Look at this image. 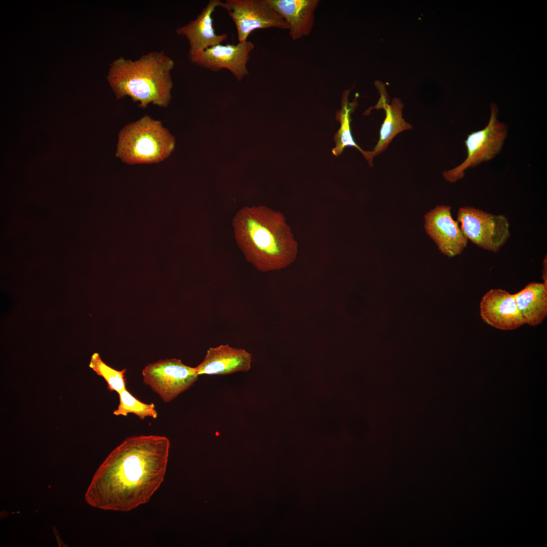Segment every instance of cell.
<instances>
[{
    "label": "cell",
    "mask_w": 547,
    "mask_h": 547,
    "mask_svg": "<svg viewBox=\"0 0 547 547\" xmlns=\"http://www.w3.org/2000/svg\"><path fill=\"white\" fill-rule=\"evenodd\" d=\"M280 14L289 26L293 40L308 35L314 24V12L319 0H264Z\"/></svg>",
    "instance_id": "cell-14"
},
{
    "label": "cell",
    "mask_w": 547,
    "mask_h": 547,
    "mask_svg": "<svg viewBox=\"0 0 547 547\" xmlns=\"http://www.w3.org/2000/svg\"><path fill=\"white\" fill-rule=\"evenodd\" d=\"M232 226L238 246L258 270H279L296 258L297 243L280 212L263 206L245 207L236 214Z\"/></svg>",
    "instance_id": "cell-2"
},
{
    "label": "cell",
    "mask_w": 547,
    "mask_h": 547,
    "mask_svg": "<svg viewBox=\"0 0 547 547\" xmlns=\"http://www.w3.org/2000/svg\"><path fill=\"white\" fill-rule=\"evenodd\" d=\"M424 217L426 232L443 254L452 257L462 252L468 240L462 232L458 221L453 219L450 207L437 206L426 214Z\"/></svg>",
    "instance_id": "cell-10"
},
{
    "label": "cell",
    "mask_w": 547,
    "mask_h": 547,
    "mask_svg": "<svg viewBox=\"0 0 547 547\" xmlns=\"http://www.w3.org/2000/svg\"><path fill=\"white\" fill-rule=\"evenodd\" d=\"M221 7L227 11L235 24L239 43L247 41L250 34L257 29H289L284 18L264 0H226Z\"/></svg>",
    "instance_id": "cell-8"
},
{
    "label": "cell",
    "mask_w": 547,
    "mask_h": 547,
    "mask_svg": "<svg viewBox=\"0 0 547 547\" xmlns=\"http://www.w3.org/2000/svg\"><path fill=\"white\" fill-rule=\"evenodd\" d=\"M222 4L220 0L210 1L195 19L176 29L177 33L188 41V57L220 44L227 39V34L215 32L212 17L216 8L221 7Z\"/></svg>",
    "instance_id": "cell-12"
},
{
    "label": "cell",
    "mask_w": 547,
    "mask_h": 547,
    "mask_svg": "<svg viewBox=\"0 0 547 547\" xmlns=\"http://www.w3.org/2000/svg\"><path fill=\"white\" fill-rule=\"evenodd\" d=\"M349 90L345 91L342 95L341 108L336 113V119L340 124V127L334 136L335 146L332 149V153L338 157L344 149L347 146L354 147L358 149L368 161L370 166H373V159L375 157L372 151L363 150L355 141L351 132V114L358 106L356 98L352 102L348 101Z\"/></svg>",
    "instance_id": "cell-17"
},
{
    "label": "cell",
    "mask_w": 547,
    "mask_h": 547,
    "mask_svg": "<svg viewBox=\"0 0 547 547\" xmlns=\"http://www.w3.org/2000/svg\"><path fill=\"white\" fill-rule=\"evenodd\" d=\"M119 404L113 414L116 416H126L133 413L140 419L149 416L155 419L158 416L153 404L144 403L139 401L126 388L119 394Z\"/></svg>",
    "instance_id": "cell-18"
},
{
    "label": "cell",
    "mask_w": 547,
    "mask_h": 547,
    "mask_svg": "<svg viewBox=\"0 0 547 547\" xmlns=\"http://www.w3.org/2000/svg\"><path fill=\"white\" fill-rule=\"evenodd\" d=\"M142 374L143 382L166 403L188 389L199 376L195 367L174 358L150 364L144 367Z\"/></svg>",
    "instance_id": "cell-7"
},
{
    "label": "cell",
    "mask_w": 547,
    "mask_h": 547,
    "mask_svg": "<svg viewBox=\"0 0 547 547\" xmlns=\"http://www.w3.org/2000/svg\"><path fill=\"white\" fill-rule=\"evenodd\" d=\"M89 366L98 375L103 378L109 390L119 394L126 388V369L117 370L111 368L103 361L97 353L92 355Z\"/></svg>",
    "instance_id": "cell-19"
},
{
    "label": "cell",
    "mask_w": 547,
    "mask_h": 547,
    "mask_svg": "<svg viewBox=\"0 0 547 547\" xmlns=\"http://www.w3.org/2000/svg\"><path fill=\"white\" fill-rule=\"evenodd\" d=\"M174 65L163 51H151L134 60L120 57L110 64L107 79L117 99L129 96L142 108L150 103L166 107L172 98Z\"/></svg>",
    "instance_id": "cell-3"
},
{
    "label": "cell",
    "mask_w": 547,
    "mask_h": 547,
    "mask_svg": "<svg viewBox=\"0 0 547 547\" xmlns=\"http://www.w3.org/2000/svg\"><path fill=\"white\" fill-rule=\"evenodd\" d=\"M380 93V98L374 108H383L385 112V118L381 125L379 131V140L372 151L374 156L385 150L393 139L399 133L412 129L411 125L406 122L402 116L404 104L397 98L393 99L388 104L385 93L377 88Z\"/></svg>",
    "instance_id": "cell-16"
},
{
    "label": "cell",
    "mask_w": 547,
    "mask_h": 547,
    "mask_svg": "<svg viewBox=\"0 0 547 547\" xmlns=\"http://www.w3.org/2000/svg\"><path fill=\"white\" fill-rule=\"evenodd\" d=\"M524 324H540L547 316V283L531 282L513 294Z\"/></svg>",
    "instance_id": "cell-15"
},
{
    "label": "cell",
    "mask_w": 547,
    "mask_h": 547,
    "mask_svg": "<svg viewBox=\"0 0 547 547\" xmlns=\"http://www.w3.org/2000/svg\"><path fill=\"white\" fill-rule=\"evenodd\" d=\"M170 443L165 436L125 439L96 471L85 494L91 506L130 512L148 502L163 482Z\"/></svg>",
    "instance_id": "cell-1"
},
{
    "label": "cell",
    "mask_w": 547,
    "mask_h": 547,
    "mask_svg": "<svg viewBox=\"0 0 547 547\" xmlns=\"http://www.w3.org/2000/svg\"><path fill=\"white\" fill-rule=\"evenodd\" d=\"M542 277L543 280V282L547 283V276H546V259H544L543 262V267L542 270Z\"/></svg>",
    "instance_id": "cell-20"
},
{
    "label": "cell",
    "mask_w": 547,
    "mask_h": 547,
    "mask_svg": "<svg viewBox=\"0 0 547 547\" xmlns=\"http://www.w3.org/2000/svg\"><path fill=\"white\" fill-rule=\"evenodd\" d=\"M251 362V354L227 344L210 347L203 361L195 368L198 375H227L248 371Z\"/></svg>",
    "instance_id": "cell-13"
},
{
    "label": "cell",
    "mask_w": 547,
    "mask_h": 547,
    "mask_svg": "<svg viewBox=\"0 0 547 547\" xmlns=\"http://www.w3.org/2000/svg\"><path fill=\"white\" fill-rule=\"evenodd\" d=\"M175 143L160 121L144 115L121 130L115 155L130 165L157 163L170 155Z\"/></svg>",
    "instance_id": "cell-4"
},
{
    "label": "cell",
    "mask_w": 547,
    "mask_h": 547,
    "mask_svg": "<svg viewBox=\"0 0 547 547\" xmlns=\"http://www.w3.org/2000/svg\"><path fill=\"white\" fill-rule=\"evenodd\" d=\"M490 107V117L486 126L471 133L464 141L467 154L466 159L455 168L443 172L447 181L455 182L461 179L466 170L493 159L501 151L507 135V127L497 119V105L492 103Z\"/></svg>",
    "instance_id": "cell-5"
},
{
    "label": "cell",
    "mask_w": 547,
    "mask_h": 547,
    "mask_svg": "<svg viewBox=\"0 0 547 547\" xmlns=\"http://www.w3.org/2000/svg\"><path fill=\"white\" fill-rule=\"evenodd\" d=\"M254 48V44L248 41L236 45L220 44L188 58L192 63L212 71L227 69L241 81L249 74L247 64Z\"/></svg>",
    "instance_id": "cell-9"
},
{
    "label": "cell",
    "mask_w": 547,
    "mask_h": 547,
    "mask_svg": "<svg viewBox=\"0 0 547 547\" xmlns=\"http://www.w3.org/2000/svg\"><path fill=\"white\" fill-rule=\"evenodd\" d=\"M457 221L467 240L493 252H497L510 236L509 220L503 215H495L465 206L459 209Z\"/></svg>",
    "instance_id": "cell-6"
},
{
    "label": "cell",
    "mask_w": 547,
    "mask_h": 547,
    "mask_svg": "<svg viewBox=\"0 0 547 547\" xmlns=\"http://www.w3.org/2000/svg\"><path fill=\"white\" fill-rule=\"evenodd\" d=\"M480 314L484 322L500 330H513L525 325L514 295L502 289H490L483 295Z\"/></svg>",
    "instance_id": "cell-11"
}]
</instances>
